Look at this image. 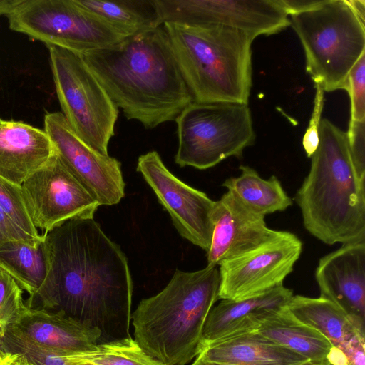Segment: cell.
I'll list each match as a JSON object with an SVG mask.
<instances>
[{
  "label": "cell",
  "instance_id": "9",
  "mask_svg": "<svg viewBox=\"0 0 365 365\" xmlns=\"http://www.w3.org/2000/svg\"><path fill=\"white\" fill-rule=\"evenodd\" d=\"M6 16L12 31L48 48L78 53L108 47L125 38L74 0H21Z\"/></svg>",
  "mask_w": 365,
  "mask_h": 365
},
{
  "label": "cell",
  "instance_id": "7",
  "mask_svg": "<svg viewBox=\"0 0 365 365\" xmlns=\"http://www.w3.org/2000/svg\"><path fill=\"white\" fill-rule=\"evenodd\" d=\"M178 147L175 162L199 170L240 158L256 135L247 104L192 101L176 118Z\"/></svg>",
  "mask_w": 365,
  "mask_h": 365
},
{
  "label": "cell",
  "instance_id": "32",
  "mask_svg": "<svg viewBox=\"0 0 365 365\" xmlns=\"http://www.w3.org/2000/svg\"><path fill=\"white\" fill-rule=\"evenodd\" d=\"M316 94L312 115L308 128L302 138V145L307 156L311 158L319 144V129L324 104V90L315 84Z\"/></svg>",
  "mask_w": 365,
  "mask_h": 365
},
{
  "label": "cell",
  "instance_id": "21",
  "mask_svg": "<svg viewBox=\"0 0 365 365\" xmlns=\"http://www.w3.org/2000/svg\"><path fill=\"white\" fill-rule=\"evenodd\" d=\"M197 356L227 365H302L309 361L256 331L212 343Z\"/></svg>",
  "mask_w": 365,
  "mask_h": 365
},
{
  "label": "cell",
  "instance_id": "6",
  "mask_svg": "<svg viewBox=\"0 0 365 365\" xmlns=\"http://www.w3.org/2000/svg\"><path fill=\"white\" fill-rule=\"evenodd\" d=\"M291 16L314 84L327 92L345 90L350 71L365 53V26L347 0H325Z\"/></svg>",
  "mask_w": 365,
  "mask_h": 365
},
{
  "label": "cell",
  "instance_id": "22",
  "mask_svg": "<svg viewBox=\"0 0 365 365\" xmlns=\"http://www.w3.org/2000/svg\"><path fill=\"white\" fill-rule=\"evenodd\" d=\"M255 331L317 364L328 361L334 348L322 334L292 316L286 306L264 319Z\"/></svg>",
  "mask_w": 365,
  "mask_h": 365
},
{
  "label": "cell",
  "instance_id": "16",
  "mask_svg": "<svg viewBox=\"0 0 365 365\" xmlns=\"http://www.w3.org/2000/svg\"><path fill=\"white\" fill-rule=\"evenodd\" d=\"M214 228L207 252V265L247 252L275 236L279 230L269 228L262 217L249 210L231 192L216 201Z\"/></svg>",
  "mask_w": 365,
  "mask_h": 365
},
{
  "label": "cell",
  "instance_id": "27",
  "mask_svg": "<svg viewBox=\"0 0 365 365\" xmlns=\"http://www.w3.org/2000/svg\"><path fill=\"white\" fill-rule=\"evenodd\" d=\"M0 207L11 221L33 241H43V235L38 233L29 216L21 185L1 176Z\"/></svg>",
  "mask_w": 365,
  "mask_h": 365
},
{
  "label": "cell",
  "instance_id": "39",
  "mask_svg": "<svg viewBox=\"0 0 365 365\" xmlns=\"http://www.w3.org/2000/svg\"><path fill=\"white\" fill-rule=\"evenodd\" d=\"M302 365H323V364H314V363H312V362H310V361H307Z\"/></svg>",
  "mask_w": 365,
  "mask_h": 365
},
{
  "label": "cell",
  "instance_id": "36",
  "mask_svg": "<svg viewBox=\"0 0 365 365\" xmlns=\"http://www.w3.org/2000/svg\"><path fill=\"white\" fill-rule=\"evenodd\" d=\"M347 2L359 19L364 24L365 1L364 0H347Z\"/></svg>",
  "mask_w": 365,
  "mask_h": 365
},
{
  "label": "cell",
  "instance_id": "5",
  "mask_svg": "<svg viewBox=\"0 0 365 365\" xmlns=\"http://www.w3.org/2000/svg\"><path fill=\"white\" fill-rule=\"evenodd\" d=\"M163 25L194 101L247 104L255 36L217 26Z\"/></svg>",
  "mask_w": 365,
  "mask_h": 365
},
{
  "label": "cell",
  "instance_id": "19",
  "mask_svg": "<svg viewBox=\"0 0 365 365\" xmlns=\"http://www.w3.org/2000/svg\"><path fill=\"white\" fill-rule=\"evenodd\" d=\"M299 322L322 334L346 358L349 365H365V329L331 302L293 295L286 305Z\"/></svg>",
  "mask_w": 365,
  "mask_h": 365
},
{
  "label": "cell",
  "instance_id": "25",
  "mask_svg": "<svg viewBox=\"0 0 365 365\" xmlns=\"http://www.w3.org/2000/svg\"><path fill=\"white\" fill-rule=\"evenodd\" d=\"M0 268L29 294L28 300L31 299L42 286L47 272L43 241L37 245L16 240L2 243L0 245Z\"/></svg>",
  "mask_w": 365,
  "mask_h": 365
},
{
  "label": "cell",
  "instance_id": "3",
  "mask_svg": "<svg viewBox=\"0 0 365 365\" xmlns=\"http://www.w3.org/2000/svg\"><path fill=\"white\" fill-rule=\"evenodd\" d=\"M294 200L305 229L322 242L365 240V180L356 170L346 132L326 118Z\"/></svg>",
  "mask_w": 365,
  "mask_h": 365
},
{
  "label": "cell",
  "instance_id": "12",
  "mask_svg": "<svg viewBox=\"0 0 365 365\" xmlns=\"http://www.w3.org/2000/svg\"><path fill=\"white\" fill-rule=\"evenodd\" d=\"M34 227L48 232L73 219L93 218L100 204L66 167L57 152L21 185Z\"/></svg>",
  "mask_w": 365,
  "mask_h": 365
},
{
  "label": "cell",
  "instance_id": "29",
  "mask_svg": "<svg viewBox=\"0 0 365 365\" xmlns=\"http://www.w3.org/2000/svg\"><path fill=\"white\" fill-rule=\"evenodd\" d=\"M0 349L11 353H21L36 365H65L58 351L44 349L24 339L8 328L0 331Z\"/></svg>",
  "mask_w": 365,
  "mask_h": 365
},
{
  "label": "cell",
  "instance_id": "31",
  "mask_svg": "<svg viewBox=\"0 0 365 365\" xmlns=\"http://www.w3.org/2000/svg\"><path fill=\"white\" fill-rule=\"evenodd\" d=\"M346 134L356 170L365 180V120H350Z\"/></svg>",
  "mask_w": 365,
  "mask_h": 365
},
{
  "label": "cell",
  "instance_id": "14",
  "mask_svg": "<svg viewBox=\"0 0 365 365\" xmlns=\"http://www.w3.org/2000/svg\"><path fill=\"white\" fill-rule=\"evenodd\" d=\"M44 130L66 167L100 205L120 201L125 184L119 160L83 140L61 112L45 115Z\"/></svg>",
  "mask_w": 365,
  "mask_h": 365
},
{
  "label": "cell",
  "instance_id": "40",
  "mask_svg": "<svg viewBox=\"0 0 365 365\" xmlns=\"http://www.w3.org/2000/svg\"><path fill=\"white\" fill-rule=\"evenodd\" d=\"M323 365H335V364H332V363H330V362H329V361H327V362H326V363H324Z\"/></svg>",
  "mask_w": 365,
  "mask_h": 365
},
{
  "label": "cell",
  "instance_id": "26",
  "mask_svg": "<svg viewBox=\"0 0 365 365\" xmlns=\"http://www.w3.org/2000/svg\"><path fill=\"white\" fill-rule=\"evenodd\" d=\"M74 355L98 365H164L147 354L131 337L100 343L94 350Z\"/></svg>",
  "mask_w": 365,
  "mask_h": 365
},
{
  "label": "cell",
  "instance_id": "8",
  "mask_svg": "<svg viewBox=\"0 0 365 365\" xmlns=\"http://www.w3.org/2000/svg\"><path fill=\"white\" fill-rule=\"evenodd\" d=\"M48 50L63 115L83 140L108 155L119 108L79 53L56 46Z\"/></svg>",
  "mask_w": 365,
  "mask_h": 365
},
{
  "label": "cell",
  "instance_id": "23",
  "mask_svg": "<svg viewBox=\"0 0 365 365\" xmlns=\"http://www.w3.org/2000/svg\"><path fill=\"white\" fill-rule=\"evenodd\" d=\"M239 168L240 175L226 179L222 186L249 210L264 217L292 205V200L276 176L264 179L250 166L240 165Z\"/></svg>",
  "mask_w": 365,
  "mask_h": 365
},
{
  "label": "cell",
  "instance_id": "34",
  "mask_svg": "<svg viewBox=\"0 0 365 365\" xmlns=\"http://www.w3.org/2000/svg\"><path fill=\"white\" fill-rule=\"evenodd\" d=\"M289 15H295L313 10L322 5L325 0H277Z\"/></svg>",
  "mask_w": 365,
  "mask_h": 365
},
{
  "label": "cell",
  "instance_id": "18",
  "mask_svg": "<svg viewBox=\"0 0 365 365\" xmlns=\"http://www.w3.org/2000/svg\"><path fill=\"white\" fill-rule=\"evenodd\" d=\"M292 296L293 291L282 285L246 299H222L207 317L200 352L212 343L255 331L264 319L285 307Z\"/></svg>",
  "mask_w": 365,
  "mask_h": 365
},
{
  "label": "cell",
  "instance_id": "11",
  "mask_svg": "<svg viewBox=\"0 0 365 365\" xmlns=\"http://www.w3.org/2000/svg\"><path fill=\"white\" fill-rule=\"evenodd\" d=\"M161 24L217 26L255 38L275 34L290 25L277 0H155Z\"/></svg>",
  "mask_w": 365,
  "mask_h": 365
},
{
  "label": "cell",
  "instance_id": "10",
  "mask_svg": "<svg viewBox=\"0 0 365 365\" xmlns=\"http://www.w3.org/2000/svg\"><path fill=\"white\" fill-rule=\"evenodd\" d=\"M302 252V242L290 232L277 234L219 264V299L239 301L283 285Z\"/></svg>",
  "mask_w": 365,
  "mask_h": 365
},
{
  "label": "cell",
  "instance_id": "1",
  "mask_svg": "<svg viewBox=\"0 0 365 365\" xmlns=\"http://www.w3.org/2000/svg\"><path fill=\"white\" fill-rule=\"evenodd\" d=\"M43 237L46 276L26 306L98 329L100 343L130 337L133 284L120 246L93 218L70 220Z\"/></svg>",
  "mask_w": 365,
  "mask_h": 365
},
{
  "label": "cell",
  "instance_id": "41",
  "mask_svg": "<svg viewBox=\"0 0 365 365\" xmlns=\"http://www.w3.org/2000/svg\"><path fill=\"white\" fill-rule=\"evenodd\" d=\"M192 365H195L194 363H192Z\"/></svg>",
  "mask_w": 365,
  "mask_h": 365
},
{
  "label": "cell",
  "instance_id": "15",
  "mask_svg": "<svg viewBox=\"0 0 365 365\" xmlns=\"http://www.w3.org/2000/svg\"><path fill=\"white\" fill-rule=\"evenodd\" d=\"M314 276L319 297L365 329V240L343 244L321 257Z\"/></svg>",
  "mask_w": 365,
  "mask_h": 365
},
{
  "label": "cell",
  "instance_id": "20",
  "mask_svg": "<svg viewBox=\"0 0 365 365\" xmlns=\"http://www.w3.org/2000/svg\"><path fill=\"white\" fill-rule=\"evenodd\" d=\"M54 152L44 130L0 118V176L21 184L43 167Z\"/></svg>",
  "mask_w": 365,
  "mask_h": 365
},
{
  "label": "cell",
  "instance_id": "42",
  "mask_svg": "<svg viewBox=\"0 0 365 365\" xmlns=\"http://www.w3.org/2000/svg\"><path fill=\"white\" fill-rule=\"evenodd\" d=\"M0 351H1V349H0Z\"/></svg>",
  "mask_w": 365,
  "mask_h": 365
},
{
  "label": "cell",
  "instance_id": "30",
  "mask_svg": "<svg viewBox=\"0 0 365 365\" xmlns=\"http://www.w3.org/2000/svg\"><path fill=\"white\" fill-rule=\"evenodd\" d=\"M345 90L351 100L350 120H365V53L350 71Z\"/></svg>",
  "mask_w": 365,
  "mask_h": 365
},
{
  "label": "cell",
  "instance_id": "13",
  "mask_svg": "<svg viewBox=\"0 0 365 365\" xmlns=\"http://www.w3.org/2000/svg\"><path fill=\"white\" fill-rule=\"evenodd\" d=\"M136 170L168 212L181 237L207 252L213 232L216 201L175 177L156 151L140 155Z\"/></svg>",
  "mask_w": 365,
  "mask_h": 365
},
{
  "label": "cell",
  "instance_id": "4",
  "mask_svg": "<svg viewBox=\"0 0 365 365\" xmlns=\"http://www.w3.org/2000/svg\"><path fill=\"white\" fill-rule=\"evenodd\" d=\"M220 272L207 266L177 269L157 294L143 299L131 315L136 342L164 365H186L201 350L207 317L219 299Z\"/></svg>",
  "mask_w": 365,
  "mask_h": 365
},
{
  "label": "cell",
  "instance_id": "37",
  "mask_svg": "<svg viewBox=\"0 0 365 365\" xmlns=\"http://www.w3.org/2000/svg\"><path fill=\"white\" fill-rule=\"evenodd\" d=\"M16 356L11 363V365H36L30 361L26 355L21 353H14Z\"/></svg>",
  "mask_w": 365,
  "mask_h": 365
},
{
  "label": "cell",
  "instance_id": "38",
  "mask_svg": "<svg viewBox=\"0 0 365 365\" xmlns=\"http://www.w3.org/2000/svg\"><path fill=\"white\" fill-rule=\"evenodd\" d=\"M16 356V354L0 351V365H11V363Z\"/></svg>",
  "mask_w": 365,
  "mask_h": 365
},
{
  "label": "cell",
  "instance_id": "35",
  "mask_svg": "<svg viewBox=\"0 0 365 365\" xmlns=\"http://www.w3.org/2000/svg\"><path fill=\"white\" fill-rule=\"evenodd\" d=\"M58 352L65 365H98L91 361L77 358L74 354Z\"/></svg>",
  "mask_w": 365,
  "mask_h": 365
},
{
  "label": "cell",
  "instance_id": "33",
  "mask_svg": "<svg viewBox=\"0 0 365 365\" xmlns=\"http://www.w3.org/2000/svg\"><path fill=\"white\" fill-rule=\"evenodd\" d=\"M11 240L26 241L36 245L42 242L33 241L11 221L0 207V245Z\"/></svg>",
  "mask_w": 365,
  "mask_h": 365
},
{
  "label": "cell",
  "instance_id": "28",
  "mask_svg": "<svg viewBox=\"0 0 365 365\" xmlns=\"http://www.w3.org/2000/svg\"><path fill=\"white\" fill-rule=\"evenodd\" d=\"M22 294L14 279L0 268V331L16 323L28 308Z\"/></svg>",
  "mask_w": 365,
  "mask_h": 365
},
{
  "label": "cell",
  "instance_id": "2",
  "mask_svg": "<svg viewBox=\"0 0 365 365\" xmlns=\"http://www.w3.org/2000/svg\"><path fill=\"white\" fill-rule=\"evenodd\" d=\"M79 54L126 118L145 128L175 120L194 101L163 24Z\"/></svg>",
  "mask_w": 365,
  "mask_h": 365
},
{
  "label": "cell",
  "instance_id": "24",
  "mask_svg": "<svg viewBox=\"0 0 365 365\" xmlns=\"http://www.w3.org/2000/svg\"><path fill=\"white\" fill-rule=\"evenodd\" d=\"M125 37L162 25L155 0H74Z\"/></svg>",
  "mask_w": 365,
  "mask_h": 365
},
{
  "label": "cell",
  "instance_id": "17",
  "mask_svg": "<svg viewBox=\"0 0 365 365\" xmlns=\"http://www.w3.org/2000/svg\"><path fill=\"white\" fill-rule=\"evenodd\" d=\"M14 334L44 349L70 354L94 350L101 331L60 312L29 308L7 327Z\"/></svg>",
  "mask_w": 365,
  "mask_h": 365
}]
</instances>
